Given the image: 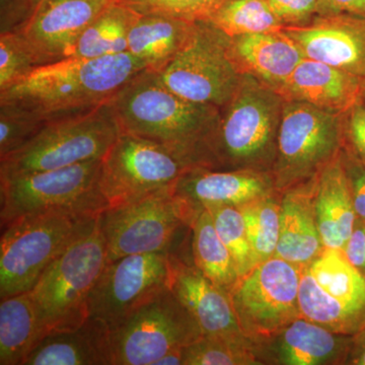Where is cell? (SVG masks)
<instances>
[{
    "label": "cell",
    "mask_w": 365,
    "mask_h": 365,
    "mask_svg": "<svg viewBox=\"0 0 365 365\" xmlns=\"http://www.w3.org/2000/svg\"><path fill=\"white\" fill-rule=\"evenodd\" d=\"M212 216L216 232L234 259L240 277L255 267L244 217L237 206L206 208Z\"/></svg>",
    "instance_id": "32"
},
{
    "label": "cell",
    "mask_w": 365,
    "mask_h": 365,
    "mask_svg": "<svg viewBox=\"0 0 365 365\" xmlns=\"http://www.w3.org/2000/svg\"><path fill=\"white\" fill-rule=\"evenodd\" d=\"M170 289L188 311L204 337L250 344L227 290L204 275L195 264L172 255Z\"/></svg>",
    "instance_id": "17"
},
{
    "label": "cell",
    "mask_w": 365,
    "mask_h": 365,
    "mask_svg": "<svg viewBox=\"0 0 365 365\" xmlns=\"http://www.w3.org/2000/svg\"><path fill=\"white\" fill-rule=\"evenodd\" d=\"M145 64L129 52L98 58H67L39 66L25 79L0 93L45 121L90 111L109 103Z\"/></svg>",
    "instance_id": "2"
},
{
    "label": "cell",
    "mask_w": 365,
    "mask_h": 365,
    "mask_svg": "<svg viewBox=\"0 0 365 365\" xmlns=\"http://www.w3.org/2000/svg\"><path fill=\"white\" fill-rule=\"evenodd\" d=\"M120 133L110 102L50 120L25 145L0 158V175L61 169L102 160Z\"/></svg>",
    "instance_id": "5"
},
{
    "label": "cell",
    "mask_w": 365,
    "mask_h": 365,
    "mask_svg": "<svg viewBox=\"0 0 365 365\" xmlns=\"http://www.w3.org/2000/svg\"><path fill=\"white\" fill-rule=\"evenodd\" d=\"M139 16L120 0L113 2L86 26L69 58L93 59L128 52L129 32Z\"/></svg>",
    "instance_id": "28"
},
{
    "label": "cell",
    "mask_w": 365,
    "mask_h": 365,
    "mask_svg": "<svg viewBox=\"0 0 365 365\" xmlns=\"http://www.w3.org/2000/svg\"><path fill=\"white\" fill-rule=\"evenodd\" d=\"M281 23L302 25L322 14L321 0H266Z\"/></svg>",
    "instance_id": "38"
},
{
    "label": "cell",
    "mask_w": 365,
    "mask_h": 365,
    "mask_svg": "<svg viewBox=\"0 0 365 365\" xmlns=\"http://www.w3.org/2000/svg\"><path fill=\"white\" fill-rule=\"evenodd\" d=\"M364 79L304 57L284 88L297 101L339 114L359 100Z\"/></svg>",
    "instance_id": "21"
},
{
    "label": "cell",
    "mask_w": 365,
    "mask_h": 365,
    "mask_svg": "<svg viewBox=\"0 0 365 365\" xmlns=\"http://www.w3.org/2000/svg\"><path fill=\"white\" fill-rule=\"evenodd\" d=\"M34 11L32 0H1L0 34L18 32L30 20Z\"/></svg>",
    "instance_id": "39"
},
{
    "label": "cell",
    "mask_w": 365,
    "mask_h": 365,
    "mask_svg": "<svg viewBox=\"0 0 365 365\" xmlns=\"http://www.w3.org/2000/svg\"><path fill=\"white\" fill-rule=\"evenodd\" d=\"M106 265L107 248L98 215L90 216L30 290L47 335L73 330L90 318L91 294Z\"/></svg>",
    "instance_id": "3"
},
{
    "label": "cell",
    "mask_w": 365,
    "mask_h": 365,
    "mask_svg": "<svg viewBox=\"0 0 365 365\" xmlns=\"http://www.w3.org/2000/svg\"><path fill=\"white\" fill-rule=\"evenodd\" d=\"M300 316L343 335L365 328V276L341 250L324 249L302 269Z\"/></svg>",
    "instance_id": "10"
},
{
    "label": "cell",
    "mask_w": 365,
    "mask_h": 365,
    "mask_svg": "<svg viewBox=\"0 0 365 365\" xmlns=\"http://www.w3.org/2000/svg\"><path fill=\"white\" fill-rule=\"evenodd\" d=\"M173 192L197 215L216 206L244 205L270 194V182L253 170L190 168L173 185Z\"/></svg>",
    "instance_id": "19"
},
{
    "label": "cell",
    "mask_w": 365,
    "mask_h": 365,
    "mask_svg": "<svg viewBox=\"0 0 365 365\" xmlns=\"http://www.w3.org/2000/svg\"><path fill=\"white\" fill-rule=\"evenodd\" d=\"M239 208L256 266L275 255L279 240L281 203L268 194Z\"/></svg>",
    "instance_id": "31"
},
{
    "label": "cell",
    "mask_w": 365,
    "mask_h": 365,
    "mask_svg": "<svg viewBox=\"0 0 365 365\" xmlns=\"http://www.w3.org/2000/svg\"><path fill=\"white\" fill-rule=\"evenodd\" d=\"M38 67L37 60L18 34H0V93L20 83Z\"/></svg>",
    "instance_id": "35"
},
{
    "label": "cell",
    "mask_w": 365,
    "mask_h": 365,
    "mask_svg": "<svg viewBox=\"0 0 365 365\" xmlns=\"http://www.w3.org/2000/svg\"><path fill=\"white\" fill-rule=\"evenodd\" d=\"M47 336L30 292L0 302V364L24 365Z\"/></svg>",
    "instance_id": "27"
},
{
    "label": "cell",
    "mask_w": 365,
    "mask_h": 365,
    "mask_svg": "<svg viewBox=\"0 0 365 365\" xmlns=\"http://www.w3.org/2000/svg\"><path fill=\"white\" fill-rule=\"evenodd\" d=\"M32 1H33L34 6H35V9H36V6H37L38 4H41V2L43 1V0H32Z\"/></svg>",
    "instance_id": "46"
},
{
    "label": "cell",
    "mask_w": 365,
    "mask_h": 365,
    "mask_svg": "<svg viewBox=\"0 0 365 365\" xmlns=\"http://www.w3.org/2000/svg\"><path fill=\"white\" fill-rule=\"evenodd\" d=\"M158 78L180 97L222 109L242 74L230 52V37L207 21H194L184 45Z\"/></svg>",
    "instance_id": "7"
},
{
    "label": "cell",
    "mask_w": 365,
    "mask_h": 365,
    "mask_svg": "<svg viewBox=\"0 0 365 365\" xmlns=\"http://www.w3.org/2000/svg\"><path fill=\"white\" fill-rule=\"evenodd\" d=\"M200 329L170 287L112 330L113 365H155L173 348L201 337Z\"/></svg>",
    "instance_id": "12"
},
{
    "label": "cell",
    "mask_w": 365,
    "mask_h": 365,
    "mask_svg": "<svg viewBox=\"0 0 365 365\" xmlns=\"http://www.w3.org/2000/svg\"><path fill=\"white\" fill-rule=\"evenodd\" d=\"M347 260L365 276V222L357 217L356 223L344 248L342 250Z\"/></svg>",
    "instance_id": "41"
},
{
    "label": "cell",
    "mask_w": 365,
    "mask_h": 365,
    "mask_svg": "<svg viewBox=\"0 0 365 365\" xmlns=\"http://www.w3.org/2000/svg\"><path fill=\"white\" fill-rule=\"evenodd\" d=\"M46 122L23 106L0 101V158L25 145Z\"/></svg>",
    "instance_id": "34"
},
{
    "label": "cell",
    "mask_w": 365,
    "mask_h": 365,
    "mask_svg": "<svg viewBox=\"0 0 365 365\" xmlns=\"http://www.w3.org/2000/svg\"><path fill=\"white\" fill-rule=\"evenodd\" d=\"M192 253L197 268L216 285L230 292L239 279L232 255L216 232L207 209L197 213L191 222Z\"/></svg>",
    "instance_id": "29"
},
{
    "label": "cell",
    "mask_w": 365,
    "mask_h": 365,
    "mask_svg": "<svg viewBox=\"0 0 365 365\" xmlns=\"http://www.w3.org/2000/svg\"><path fill=\"white\" fill-rule=\"evenodd\" d=\"M172 187L98 213L107 263L128 255H174L178 235L182 227H191L196 215L175 195Z\"/></svg>",
    "instance_id": "9"
},
{
    "label": "cell",
    "mask_w": 365,
    "mask_h": 365,
    "mask_svg": "<svg viewBox=\"0 0 365 365\" xmlns=\"http://www.w3.org/2000/svg\"><path fill=\"white\" fill-rule=\"evenodd\" d=\"M322 14H348L365 18V0H321Z\"/></svg>",
    "instance_id": "42"
},
{
    "label": "cell",
    "mask_w": 365,
    "mask_h": 365,
    "mask_svg": "<svg viewBox=\"0 0 365 365\" xmlns=\"http://www.w3.org/2000/svg\"><path fill=\"white\" fill-rule=\"evenodd\" d=\"M313 26L284 30L304 57L365 78V18L332 14Z\"/></svg>",
    "instance_id": "18"
},
{
    "label": "cell",
    "mask_w": 365,
    "mask_h": 365,
    "mask_svg": "<svg viewBox=\"0 0 365 365\" xmlns=\"http://www.w3.org/2000/svg\"><path fill=\"white\" fill-rule=\"evenodd\" d=\"M121 132L155 141L191 167H202L222 109L180 97L163 85L157 71L144 69L110 101Z\"/></svg>",
    "instance_id": "1"
},
{
    "label": "cell",
    "mask_w": 365,
    "mask_h": 365,
    "mask_svg": "<svg viewBox=\"0 0 365 365\" xmlns=\"http://www.w3.org/2000/svg\"><path fill=\"white\" fill-rule=\"evenodd\" d=\"M283 105L275 91L244 73L220 124L209 141L202 167L216 170H248L276 155Z\"/></svg>",
    "instance_id": "4"
},
{
    "label": "cell",
    "mask_w": 365,
    "mask_h": 365,
    "mask_svg": "<svg viewBox=\"0 0 365 365\" xmlns=\"http://www.w3.org/2000/svg\"><path fill=\"white\" fill-rule=\"evenodd\" d=\"M357 217L365 222V165L352 153L342 158Z\"/></svg>",
    "instance_id": "40"
},
{
    "label": "cell",
    "mask_w": 365,
    "mask_h": 365,
    "mask_svg": "<svg viewBox=\"0 0 365 365\" xmlns=\"http://www.w3.org/2000/svg\"><path fill=\"white\" fill-rule=\"evenodd\" d=\"M353 336L343 335L299 317L285 327L280 336V364L319 365L344 361Z\"/></svg>",
    "instance_id": "24"
},
{
    "label": "cell",
    "mask_w": 365,
    "mask_h": 365,
    "mask_svg": "<svg viewBox=\"0 0 365 365\" xmlns=\"http://www.w3.org/2000/svg\"><path fill=\"white\" fill-rule=\"evenodd\" d=\"M88 217L55 209L23 216L1 228L0 299L30 292Z\"/></svg>",
    "instance_id": "6"
},
{
    "label": "cell",
    "mask_w": 365,
    "mask_h": 365,
    "mask_svg": "<svg viewBox=\"0 0 365 365\" xmlns=\"http://www.w3.org/2000/svg\"><path fill=\"white\" fill-rule=\"evenodd\" d=\"M344 364L365 365V328L353 336L351 347Z\"/></svg>",
    "instance_id": "43"
},
{
    "label": "cell",
    "mask_w": 365,
    "mask_h": 365,
    "mask_svg": "<svg viewBox=\"0 0 365 365\" xmlns=\"http://www.w3.org/2000/svg\"><path fill=\"white\" fill-rule=\"evenodd\" d=\"M194 21L162 14H141L131 26L128 52L146 69L162 71L176 56L188 37Z\"/></svg>",
    "instance_id": "26"
},
{
    "label": "cell",
    "mask_w": 365,
    "mask_h": 365,
    "mask_svg": "<svg viewBox=\"0 0 365 365\" xmlns=\"http://www.w3.org/2000/svg\"><path fill=\"white\" fill-rule=\"evenodd\" d=\"M261 364L250 344L201 336L185 348V365Z\"/></svg>",
    "instance_id": "33"
},
{
    "label": "cell",
    "mask_w": 365,
    "mask_h": 365,
    "mask_svg": "<svg viewBox=\"0 0 365 365\" xmlns=\"http://www.w3.org/2000/svg\"><path fill=\"white\" fill-rule=\"evenodd\" d=\"M185 348L186 346L173 348L157 360L155 365H185Z\"/></svg>",
    "instance_id": "44"
},
{
    "label": "cell",
    "mask_w": 365,
    "mask_h": 365,
    "mask_svg": "<svg viewBox=\"0 0 365 365\" xmlns=\"http://www.w3.org/2000/svg\"><path fill=\"white\" fill-rule=\"evenodd\" d=\"M102 160L61 169L0 175L1 228L23 216L55 209L97 215L103 205L98 191Z\"/></svg>",
    "instance_id": "8"
},
{
    "label": "cell",
    "mask_w": 365,
    "mask_h": 365,
    "mask_svg": "<svg viewBox=\"0 0 365 365\" xmlns=\"http://www.w3.org/2000/svg\"><path fill=\"white\" fill-rule=\"evenodd\" d=\"M117 0H43L19 36L39 66L71 57L91 21Z\"/></svg>",
    "instance_id": "16"
},
{
    "label": "cell",
    "mask_w": 365,
    "mask_h": 365,
    "mask_svg": "<svg viewBox=\"0 0 365 365\" xmlns=\"http://www.w3.org/2000/svg\"><path fill=\"white\" fill-rule=\"evenodd\" d=\"M141 14H162L189 21H205L227 0H120Z\"/></svg>",
    "instance_id": "36"
},
{
    "label": "cell",
    "mask_w": 365,
    "mask_h": 365,
    "mask_svg": "<svg viewBox=\"0 0 365 365\" xmlns=\"http://www.w3.org/2000/svg\"></svg>",
    "instance_id": "47"
},
{
    "label": "cell",
    "mask_w": 365,
    "mask_h": 365,
    "mask_svg": "<svg viewBox=\"0 0 365 365\" xmlns=\"http://www.w3.org/2000/svg\"><path fill=\"white\" fill-rule=\"evenodd\" d=\"M316 191L314 215L324 247L342 251L357 220L342 158L326 165Z\"/></svg>",
    "instance_id": "22"
},
{
    "label": "cell",
    "mask_w": 365,
    "mask_h": 365,
    "mask_svg": "<svg viewBox=\"0 0 365 365\" xmlns=\"http://www.w3.org/2000/svg\"><path fill=\"white\" fill-rule=\"evenodd\" d=\"M360 97L364 98L365 100V78L364 79V83H362V90L361 93H360Z\"/></svg>",
    "instance_id": "45"
},
{
    "label": "cell",
    "mask_w": 365,
    "mask_h": 365,
    "mask_svg": "<svg viewBox=\"0 0 365 365\" xmlns=\"http://www.w3.org/2000/svg\"><path fill=\"white\" fill-rule=\"evenodd\" d=\"M302 270L274 256L255 266L235 283L228 294L240 325L248 337H270L299 318Z\"/></svg>",
    "instance_id": "13"
},
{
    "label": "cell",
    "mask_w": 365,
    "mask_h": 365,
    "mask_svg": "<svg viewBox=\"0 0 365 365\" xmlns=\"http://www.w3.org/2000/svg\"><path fill=\"white\" fill-rule=\"evenodd\" d=\"M190 168L165 146L121 132L102 158L98 191L103 210L173 186Z\"/></svg>",
    "instance_id": "11"
},
{
    "label": "cell",
    "mask_w": 365,
    "mask_h": 365,
    "mask_svg": "<svg viewBox=\"0 0 365 365\" xmlns=\"http://www.w3.org/2000/svg\"><path fill=\"white\" fill-rule=\"evenodd\" d=\"M343 135L339 114L302 101L283 105L276 148L278 185L289 186L328 165Z\"/></svg>",
    "instance_id": "14"
},
{
    "label": "cell",
    "mask_w": 365,
    "mask_h": 365,
    "mask_svg": "<svg viewBox=\"0 0 365 365\" xmlns=\"http://www.w3.org/2000/svg\"><path fill=\"white\" fill-rule=\"evenodd\" d=\"M205 21L230 38L278 32L283 26L266 0H227Z\"/></svg>",
    "instance_id": "30"
},
{
    "label": "cell",
    "mask_w": 365,
    "mask_h": 365,
    "mask_svg": "<svg viewBox=\"0 0 365 365\" xmlns=\"http://www.w3.org/2000/svg\"><path fill=\"white\" fill-rule=\"evenodd\" d=\"M345 113L343 132L350 153L365 165V100L359 97Z\"/></svg>",
    "instance_id": "37"
},
{
    "label": "cell",
    "mask_w": 365,
    "mask_h": 365,
    "mask_svg": "<svg viewBox=\"0 0 365 365\" xmlns=\"http://www.w3.org/2000/svg\"><path fill=\"white\" fill-rule=\"evenodd\" d=\"M24 365H113L111 328L88 318L73 330L48 334Z\"/></svg>",
    "instance_id": "20"
},
{
    "label": "cell",
    "mask_w": 365,
    "mask_h": 365,
    "mask_svg": "<svg viewBox=\"0 0 365 365\" xmlns=\"http://www.w3.org/2000/svg\"><path fill=\"white\" fill-rule=\"evenodd\" d=\"M277 33L232 37L230 52L241 71L245 67L269 85L284 86L304 55L287 34Z\"/></svg>",
    "instance_id": "23"
},
{
    "label": "cell",
    "mask_w": 365,
    "mask_h": 365,
    "mask_svg": "<svg viewBox=\"0 0 365 365\" xmlns=\"http://www.w3.org/2000/svg\"><path fill=\"white\" fill-rule=\"evenodd\" d=\"M311 197L288 193L281 202L280 232L274 256L300 268L324 251Z\"/></svg>",
    "instance_id": "25"
},
{
    "label": "cell",
    "mask_w": 365,
    "mask_h": 365,
    "mask_svg": "<svg viewBox=\"0 0 365 365\" xmlns=\"http://www.w3.org/2000/svg\"><path fill=\"white\" fill-rule=\"evenodd\" d=\"M172 255H128L107 263L91 294L90 318L102 319L113 330L137 307L169 287Z\"/></svg>",
    "instance_id": "15"
}]
</instances>
